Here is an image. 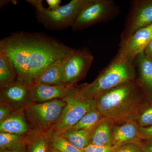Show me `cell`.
Segmentation results:
<instances>
[{
  "label": "cell",
  "instance_id": "obj_10",
  "mask_svg": "<svg viewBox=\"0 0 152 152\" xmlns=\"http://www.w3.org/2000/svg\"><path fill=\"white\" fill-rule=\"evenodd\" d=\"M152 39V25L141 29L124 42H121L117 56L134 64L136 58L144 52Z\"/></svg>",
  "mask_w": 152,
  "mask_h": 152
},
{
  "label": "cell",
  "instance_id": "obj_14",
  "mask_svg": "<svg viewBox=\"0 0 152 152\" xmlns=\"http://www.w3.org/2000/svg\"><path fill=\"white\" fill-rule=\"evenodd\" d=\"M140 126L137 121H131L113 126L112 132L113 145L121 146L131 143L140 144Z\"/></svg>",
  "mask_w": 152,
  "mask_h": 152
},
{
  "label": "cell",
  "instance_id": "obj_24",
  "mask_svg": "<svg viewBox=\"0 0 152 152\" xmlns=\"http://www.w3.org/2000/svg\"><path fill=\"white\" fill-rule=\"evenodd\" d=\"M137 122L140 127L152 126V104L147 106L144 109Z\"/></svg>",
  "mask_w": 152,
  "mask_h": 152
},
{
  "label": "cell",
  "instance_id": "obj_17",
  "mask_svg": "<svg viewBox=\"0 0 152 152\" xmlns=\"http://www.w3.org/2000/svg\"><path fill=\"white\" fill-rule=\"evenodd\" d=\"M114 124L111 120L104 117L91 133V145L99 146L113 145L112 132Z\"/></svg>",
  "mask_w": 152,
  "mask_h": 152
},
{
  "label": "cell",
  "instance_id": "obj_11",
  "mask_svg": "<svg viewBox=\"0 0 152 152\" xmlns=\"http://www.w3.org/2000/svg\"><path fill=\"white\" fill-rule=\"evenodd\" d=\"M1 103L10 107L16 111H23L32 102L30 95V87L16 81L0 91Z\"/></svg>",
  "mask_w": 152,
  "mask_h": 152
},
{
  "label": "cell",
  "instance_id": "obj_2",
  "mask_svg": "<svg viewBox=\"0 0 152 152\" xmlns=\"http://www.w3.org/2000/svg\"><path fill=\"white\" fill-rule=\"evenodd\" d=\"M95 101L97 109L104 118L121 124L137 121L149 101L136 79L100 95Z\"/></svg>",
  "mask_w": 152,
  "mask_h": 152
},
{
  "label": "cell",
  "instance_id": "obj_25",
  "mask_svg": "<svg viewBox=\"0 0 152 152\" xmlns=\"http://www.w3.org/2000/svg\"><path fill=\"white\" fill-rule=\"evenodd\" d=\"M114 152H143L140 144L131 143L119 146Z\"/></svg>",
  "mask_w": 152,
  "mask_h": 152
},
{
  "label": "cell",
  "instance_id": "obj_12",
  "mask_svg": "<svg viewBox=\"0 0 152 152\" xmlns=\"http://www.w3.org/2000/svg\"><path fill=\"white\" fill-rule=\"evenodd\" d=\"M69 85L49 86L36 84L30 87V95L33 103H43L62 99Z\"/></svg>",
  "mask_w": 152,
  "mask_h": 152
},
{
  "label": "cell",
  "instance_id": "obj_23",
  "mask_svg": "<svg viewBox=\"0 0 152 152\" xmlns=\"http://www.w3.org/2000/svg\"><path fill=\"white\" fill-rule=\"evenodd\" d=\"M25 141H26V136L4 132H0L1 150Z\"/></svg>",
  "mask_w": 152,
  "mask_h": 152
},
{
  "label": "cell",
  "instance_id": "obj_30",
  "mask_svg": "<svg viewBox=\"0 0 152 152\" xmlns=\"http://www.w3.org/2000/svg\"><path fill=\"white\" fill-rule=\"evenodd\" d=\"M26 1L33 6L36 9V11H39L44 9L43 1L42 0H26Z\"/></svg>",
  "mask_w": 152,
  "mask_h": 152
},
{
  "label": "cell",
  "instance_id": "obj_6",
  "mask_svg": "<svg viewBox=\"0 0 152 152\" xmlns=\"http://www.w3.org/2000/svg\"><path fill=\"white\" fill-rule=\"evenodd\" d=\"M121 10L112 0H89L76 18L73 31H82L96 24L107 23L116 18Z\"/></svg>",
  "mask_w": 152,
  "mask_h": 152
},
{
  "label": "cell",
  "instance_id": "obj_21",
  "mask_svg": "<svg viewBox=\"0 0 152 152\" xmlns=\"http://www.w3.org/2000/svg\"><path fill=\"white\" fill-rule=\"evenodd\" d=\"M103 118L96 107L87 113L78 122L70 129L82 130L91 133L98 123Z\"/></svg>",
  "mask_w": 152,
  "mask_h": 152
},
{
  "label": "cell",
  "instance_id": "obj_18",
  "mask_svg": "<svg viewBox=\"0 0 152 152\" xmlns=\"http://www.w3.org/2000/svg\"><path fill=\"white\" fill-rule=\"evenodd\" d=\"M13 64L8 57L0 52V88H4L17 81Z\"/></svg>",
  "mask_w": 152,
  "mask_h": 152
},
{
  "label": "cell",
  "instance_id": "obj_3",
  "mask_svg": "<svg viewBox=\"0 0 152 152\" xmlns=\"http://www.w3.org/2000/svg\"><path fill=\"white\" fill-rule=\"evenodd\" d=\"M134 64L116 56L92 83L80 86L82 93L93 99L125 82L136 79Z\"/></svg>",
  "mask_w": 152,
  "mask_h": 152
},
{
  "label": "cell",
  "instance_id": "obj_22",
  "mask_svg": "<svg viewBox=\"0 0 152 152\" xmlns=\"http://www.w3.org/2000/svg\"><path fill=\"white\" fill-rule=\"evenodd\" d=\"M50 148L59 150L61 152H84V150L74 146L61 133L48 132Z\"/></svg>",
  "mask_w": 152,
  "mask_h": 152
},
{
  "label": "cell",
  "instance_id": "obj_26",
  "mask_svg": "<svg viewBox=\"0 0 152 152\" xmlns=\"http://www.w3.org/2000/svg\"><path fill=\"white\" fill-rule=\"evenodd\" d=\"M119 147L114 145L99 146L90 144L85 149L84 152H114Z\"/></svg>",
  "mask_w": 152,
  "mask_h": 152
},
{
  "label": "cell",
  "instance_id": "obj_20",
  "mask_svg": "<svg viewBox=\"0 0 152 152\" xmlns=\"http://www.w3.org/2000/svg\"><path fill=\"white\" fill-rule=\"evenodd\" d=\"M91 133L82 130L69 129L61 134L74 146L84 150L91 144Z\"/></svg>",
  "mask_w": 152,
  "mask_h": 152
},
{
  "label": "cell",
  "instance_id": "obj_35",
  "mask_svg": "<svg viewBox=\"0 0 152 152\" xmlns=\"http://www.w3.org/2000/svg\"><path fill=\"white\" fill-rule=\"evenodd\" d=\"M49 152H61L59 151V150L53 148H50Z\"/></svg>",
  "mask_w": 152,
  "mask_h": 152
},
{
  "label": "cell",
  "instance_id": "obj_15",
  "mask_svg": "<svg viewBox=\"0 0 152 152\" xmlns=\"http://www.w3.org/2000/svg\"><path fill=\"white\" fill-rule=\"evenodd\" d=\"M23 111H16L0 123V132L12 133L27 136L34 132Z\"/></svg>",
  "mask_w": 152,
  "mask_h": 152
},
{
  "label": "cell",
  "instance_id": "obj_1",
  "mask_svg": "<svg viewBox=\"0 0 152 152\" xmlns=\"http://www.w3.org/2000/svg\"><path fill=\"white\" fill-rule=\"evenodd\" d=\"M72 50L42 33L16 32L0 41V52L13 64L17 80L28 87L34 85L46 68L69 56Z\"/></svg>",
  "mask_w": 152,
  "mask_h": 152
},
{
  "label": "cell",
  "instance_id": "obj_34",
  "mask_svg": "<svg viewBox=\"0 0 152 152\" xmlns=\"http://www.w3.org/2000/svg\"><path fill=\"white\" fill-rule=\"evenodd\" d=\"M142 149L143 152H152V142L147 143L145 147L142 148Z\"/></svg>",
  "mask_w": 152,
  "mask_h": 152
},
{
  "label": "cell",
  "instance_id": "obj_7",
  "mask_svg": "<svg viewBox=\"0 0 152 152\" xmlns=\"http://www.w3.org/2000/svg\"><path fill=\"white\" fill-rule=\"evenodd\" d=\"M89 0H72L59 8L51 10L44 8L36 11V18L48 29L59 31L72 26L76 18Z\"/></svg>",
  "mask_w": 152,
  "mask_h": 152
},
{
  "label": "cell",
  "instance_id": "obj_8",
  "mask_svg": "<svg viewBox=\"0 0 152 152\" xmlns=\"http://www.w3.org/2000/svg\"><path fill=\"white\" fill-rule=\"evenodd\" d=\"M94 56L86 48L73 49L66 58L64 69L65 85H75L84 78L94 61Z\"/></svg>",
  "mask_w": 152,
  "mask_h": 152
},
{
  "label": "cell",
  "instance_id": "obj_29",
  "mask_svg": "<svg viewBox=\"0 0 152 152\" xmlns=\"http://www.w3.org/2000/svg\"><path fill=\"white\" fill-rule=\"evenodd\" d=\"M140 135L141 139L152 140V126L147 127H140Z\"/></svg>",
  "mask_w": 152,
  "mask_h": 152
},
{
  "label": "cell",
  "instance_id": "obj_16",
  "mask_svg": "<svg viewBox=\"0 0 152 152\" xmlns=\"http://www.w3.org/2000/svg\"><path fill=\"white\" fill-rule=\"evenodd\" d=\"M66 58L57 60L46 68L37 79L34 84H41L49 86L65 85L64 69Z\"/></svg>",
  "mask_w": 152,
  "mask_h": 152
},
{
  "label": "cell",
  "instance_id": "obj_27",
  "mask_svg": "<svg viewBox=\"0 0 152 152\" xmlns=\"http://www.w3.org/2000/svg\"><path fill=\"white\" fill-rule=\"evenodd\" d=\"M16 111L10 107L1 103L0 105V123L2 122L9 117L12 115Z\"/></svg>",
  "mask_w": 152,
  "mask_h": 152
},
{
  "label": "cell",
  "instance_id": "obj_28",
  "mask_svg": "<svg viewBox=\"0 0 152 152\" xmlns=\"http://www.w3.org/2000/svg\"><path fill=\"white\" fill-rule=\"evenodd\" d=\"M0 152H27L26 141L22 142L15 145L1 150Z\"/></svg>",
  "mask_w": 152,
  "mask_h": 152
},
{
  "label": "cell",
  "instance_id": "obj_31",
  "mask_svg": "<svg viewBox=\"0 0 152 152\" xmlns=\"http://www.w3.org/2000/svg\"><path fill=\"white\" fill-rule=\"evenodd\" d=\"M46 2L49 6L48 9L51 10H55L61 7V0H47Z\"/></svg>",
  "mask_w": 152,
  "mask_h": 152
},
{
  "label": "cell",
  "instance_id": "obj_19",
  "mask_svg": "<svg viewBox=\"0 0 152 152\" xmlns=\"http://www.w3.org/2000/svg\"><path fill=\"white\" fill-rule=\"evenodd\" d=\"M27 152H49L50 137L48 132H38L35 131L26 136Z\"/></svg>",
  "mask_w": 152,
  "mask_h": 152
},
{
  "label": "cell",
  "instance_id": "obj_32",
  "mask_svg": "<svg viewBox=\"0 0 152 152\" xmlns=\"http://www.w3.org/2000/svg\"><path fill=\"white\" fill-rule=\"evenodd\" d=\"M144 53L147 58L152 61V39L148 44Z\"/></svg>",
  "mask_w": 152,
  "mask_h": 152
},
{
  "label": "cell",
  "instance_id": "obj_5",
  "mask_svg": "<svg viewBox=\"0 0 152 152\" xmlns=\"http://www.w3.org/2000/svg\"><path fill=\"white\" fill-rule=\"evenodd\" d=\"M66 102L56 99L43 103H33L23 110L33 129L38 132H48L61 119Z\"/></svg>",
  "mask_w": 152,
  "mask_h": 152
},
{
  "label": "cell",
  "instance_id": "obj_13",
  "mask_svg": "<svg viewBox=\"0 0 152 152\" xmlns=\"http://www.w3.org/2000/svg\"><path fill=\"white\" fill-rule=\"evenodd\" d=\"M134 64L137 71L136 80L148 99L152 102V61L148 58L143 52L136 58Z\"/></svg>",
  "mask_w": 152,
  "mask_h": 152
},
{
  "label": "cell",
  "instance_id": "obj_4",
  "mask_svg": "<svg viewBox=\"0 0 152 152\" xmlns=\"http://www.w3.org/2000/svg\"><path fill=\"white\" fill-rule=\"evenodd\" d=\"M66 105L58 122L50 132L63 134L73 127L84 116L96 107V101L86 97L80 87L69 85L62 99Z\"/></svg>",
  "mask_w": 152,
  "mask_h": 152
},
{
  "label": "cell",
  "instance_id": "obj_33",
  "mask_svg": "<svg viewBox=\"0 0 152 152\" xmlns=\"http://www.w3.org/2000/svg\"><path fill=\"white\" fill-rule=\"evenodd\" d=\"M13 3L14 4H16L17 3L16 1H10V0H1L0 1V7L1 9L4 7L5 6L7 5L9 3Z\"/></svg>",
  "mask_w": 152,
  "mask_h": 152
},
{
  "label": "cell",
  "instance_id": "obj_9",
  "mask_svg": "<svg viewBox=\"0 0 152 152\" xmlns=\"http://www.w3.org/2000/svg\"><path fill=\"white\" fill-rule=\"evenodd\" d=\"M152 25V0H136L131 5L121 42H124L138 31Z\"/></svg>",
  "mask_w": 152,
  "mask_h": 152
}]
</instances>
